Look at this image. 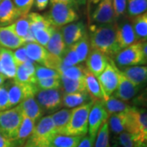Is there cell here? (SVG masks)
Returning a JSON list of instances; mask_svg holds the SVG:
<instances>
[{"mask_svg":"<svg viewBox=\"0 0 147 147\" xmlns=\"http://www.w3.org/2000/svg\"><path fill=\"white\" fill-rule=\"evenodd\" d=\"M117 22L109 25H91L89 42L91 49L97 50L108 57H115L120 51L116 37Z\"/></svg>","mask_w":147,"mask_h":147,"instance_id":"obj_1","label":"cell"},{"mask_svg":"<svg viewBox=\"0 0 147 147\" xmlns=\"http://www.w3.org/2000/svg\"><path fill=\"white\" fill-rule=\"evenodd\" d=\"M93 101L94 100L88 104L74 108L71 110L68 124L59 134L82 137L86 136L88 133V115Z\"/></svg>","mask_w":147,"mask_h":147,"instance_id":"obj_2","label":"cell"},{"mask_svg":"<svg viewBox=\"0 0 147 147\" xmlns=\"http://www.w3.org/2000/svg\"><path fill=\"white\" fill-rule=\"evenodd\" d=\"M44 16L55 28H61L79 19L77 8L65 3H53Z\"/></svg>","mask_w":147,"mask_h":147,"instance_id":"obj_3","label":"cell"},{"mask_svg":"<svg viewBox=\"0 0 147 147\" xmlns=\"http://www.w3.org/2000/svg\"><path fill=\"white\" fill-rule=\"evenodd\" d=\"M57 134V132L51 115H48L37 122L33 133L26 142L32 143L38 147L49 146L53 137Z\"/></svg>","mask_w":147,"mask_h":147,"instance_id":"obj_4","label":"cell"},{"mask_svg":"<svg viewBox=\"0 0 147 147\" xmlns=\"http://www.w3.org/2000/svg\"><path fill=\"white\" fill-rule=\"evenodd\" d=\"M22 121V113L16 105L0 112V132L7 139L14 142Z\"/></svg>","mask_w":147,"mask_h":147,"instance_id":"obj_5","label":"cell"},{"mask_svg":"<svg viewBox=\"0 0 147 147\" xmlns=\"http://www.w3.org/2000/svg\"><path fill=\"white\" fill-rule=\"evenodd\" d=\"M114 62L120 68L146 65L147 61L142 51V42H137L122 49L115 56Z\"/></svg>","mask_w":147,"mask_h":147,"instance_id":"obj_6","label":"cell"},{"mask_svg":"<svg viewBox=\"0 0 147 147\" xmlns=\"http://www.w3.org/2000/svg\"><path fill=\"white\" fill-rule=\"evenodd\" d=\"M62 95L61 89H38L34 97L43 113H53L62 107Z\"/></svg>","mask_w":147,"mask_h":147,"instance_id":"obj_7","label":"cell"},{"mask_svg":"<svg viewBox=\"0 0 147 147\" xmlns=\"http://www.w3.org/2000/svg\"><path fill=\"white\" fill-rule=\"evenodd\" d=\"M128 113L130 123L127 131L137 135L147 143V109L131 106Z\"/></svg>","mask_w":147,"mask_h":147,"instance_id":"obj_8","label":"cell"},{"mask_svg":"<svg viewBox=\"0 0 147 147\" xmlns=\"http://www.w3.org/2000/svg\"><path fill=\"white\" fill-rule=\"evenodd\" d=\"M108 118L109 114L103 101L94 100L88 115V136L95 139L100 127L108 120Z\"/></svg>","mask_w":147,"mask_h":147,"instance_id":"obj_9","label":"cell"},{"mask_svg":"<svg viewBox=\"0 0 147 147\" xmlns=\"http://www.w3.org/2000/svg\"><path fill=\"white\" fill-rule=\"evenodd\" d=\"M38 88L34 84H22L10 82L8 88V109L13 108L30 96L36 94Z\"/></svg>","mask_w":147,"mask_h":147,"instance_id":"obj_10","label":"cell"},{"mask_svg":"<svg viewBox=\"0 0 147 147\" xmlns=\"http://www.w3.org/2000/svg\"><path fill=\"white\" fill-rule=\"evenodd\" d=\"M88 21L92 22V25H109L117 22L113 0H101L92 11Z\"/></svg>","mask_w":147,"mask_h":147,"instance_id":"obj_11","label":"cell"},{"mask_svg":"<svg viewBox=\"0 0 147 147\" xmlns=\"http://www.w3.org/2000/svg\"><path fill=\"white\" fill-rule=\"evenodd\" d=\"M119 69L116 66L113 59L110 58L106 68L97 77L100 86L108 98L113 96L117 89L119 84Z\"/></svg>","mask_w":147,"mask_h":147,"instance_id":"obj_12","label":"cell"},{"mask_svg":"<svg viewBox=\"0 0 147 147\" xmlns=\"http://www.w3.org/2000/svg\"><path fill=\"white\" fill-rule=\"evenodd\" d=\"M116 37L117 42L120 51L129 47L133 43L138 42L136 34L134 32L131 21L123 19L116 25Z\"/></svg>","mask_w":147,"mask_h":147,"instance_id":"obj_13","label":"cell"},{"mask_svg":"<svg viewBox=\"0 0 147 147\" xmlns=\"http://www.w3.org/2000/svg\"><path fill=\"white\" fill-rule=\"evenodd\" d=\"M142 88V87L131 83L120 69H119V84L113 96L126 102L133 99Z\"/></svg>","mask_w":147,"mask_h":147,"instance_id":"obj_14","label":"cell"},{"mask_svg":"<svg viewBox=\"0 0 147 147\" xmlns=\"http://www.w3.org/2000/svg\"><path fill=\"white\" fill-rule=\"evenodd\" d=\"M66 47H70L87 34L86 26L83 21H75L60 28Z\"/></svg>","mask_w":147,"mask_h":147,"instance_id":"obj_15","label":"cell"},{"mask_svg":"<svg viewBox=\"0 0 147 147\" xmlns=\"http://www.w3.org/2000/svg\"><path fill=\"white\" fill-rule=\"evenodd\" d=\"M110 57L97 50L91 49L86 59V69L95 77H98L104 71L109 63Z\"/></svg>","mask_w":147,"mask_h":147,"instance_id":"obj_16","label":"cell"},{"mask_svg":"<svg viewBox=\"0 0 147 147\" xmlns=\"http://www.w3.org/2000/svg\"><path fill=\"white\" fill-rule=\"evenodd\" d=\"M17 67L12 51L0 47V74L6 79H13L16 76Z\"/></svg>","mask_w":147,"mask_h":147,"instance_id":"obj_17","label":"cell"},{"mask_svg":"<svg viewBox=\"0 0 147 147\" xmlns=\"http://www.w3.org/2000/svg\"><path fill=\"white\" fill-rule=\"evenodd\" d=\"M21 16L12 0H2L0 3V26H8Z\"/></svg>","mask_w":147,"mask_h":147,"instance_id":"obj_18","label":"cell"},{"mask_svg":"<svg viewBox=\"0 0 147 147\" xmlns=\"http://www.w3.org/2000/svg\"><path fill=\"white\" fill-rule=\"evenodd\" d=\"M25 47L26 50L27 57L30 61L47 67L51 59V54L47 52L46 47H42L37 42L26 43Z\"/></svg>","mask_w":147,"mask_h":147,"instance_id":"obj_19","label":"cell"},{"mask_svg":"<svg viewBox=\"0 0 147 147\" xmlns=\"http://www.w3.org/2000/svg\"><path fill=\"white\" fill-rule=\"evenodd\" d=\"M25 44V42L16 35L11 25L8 26H0V47L16 50Z\"/></svg>","mask_w":147,"mask_h":147,"instance_id":"obj_20","label":"cell"},{"mask_svg":"<svg viewBox=\"0 0 147 147\" xmlns=\"http://www.w3.org/2000/svg\"><path fill=\"white\" fill-rule=\"evenodd\" d=\"M18 105L21 109L22 115L30 118L35 123L43 117L44 113L40 105L37 102L34 96L28 97Z\"/></svg>","mask_w":147,"mask_h":147,"instance_id":"obj_21","label":"cell"},{"mask_svg":"<svg viewBox=\"0 0 147 147\" xmlns=\"http://www.w3.org/2000/svg\"><path fill=\"white\" fill-rule=\"evenodd\" d=\"M129 123L130 116L128 112L111 115L108 118L109 129L115 136H118L123 131H127Z\"/></svg>","mask_w":147,"mask_h":147,"instance_id":"obj_22","label":"cell"},{"mask_svg":"<svg viewBox=\"0 0 147 147\" xmlns=\"http://www.w3.org/2000/svg\"><path fill=\"white\" fill-rule=\"evenodd\" d=\"M12 80L18 84L36 85L35 65L31 61H28L24 65L18 66L16 76Z\"/></svg>","mask_w":147,"mask_h":147,"instance_id":"obj_23","label":"cell"},{"mask_svg":"<svg viewBox=\"0 0 147 147\" xmlns=\"http://www.w3.org/2000/svg\"><path fill=\"white\" fill-rule=\"evenodd\" d=\"M120 70L135 85L143 88L147 84L146 65L126 67V68H123Z\"/></svg>","mask_w":147,"mask_h":147,"instance_id":"obj_24","label":"cell"},{"mask_svg":"<svg viewBox=\"0 0 147 147\" xmlns=\"http://www.w3.org/2000/svg\"><path fill=\"white\" fill-rule=\"evenodd\" d=\"M46 49L51 55L58 58H62L67 47L64 42L60 28H55L53 35L46 46Z\"/></svg>","mask_w":147,"mask_h":147,"instance_id":"obj_25","label":"cell"},{"mask_svg":"<svg viewBox=\"0 0 147 147\" xmlns=\"http://www.w3.org/2000/svg\"><path fill=\"white\" fill-rule=\"evenodd\" d=\"M84 81L86 85V90L93 100H105L108 99L97 78L95 77L92 74L88 72V70L85 73Z\"/></svg>","mask_w":147,"mask_h":147,"instance_id":"obj_26","label":"cell"},{"mask_svg":"<svg viewBox=\"0 0 147 147\" xmlns=\"http://www.w3.org/2000/svg\"><path fill=\"white\" fill-rule=\"evenodd\" d=\"M93 100L88 92H75V93H63L62 95V106L65 109L76 108L85 105Z\"/></svg>","mask_w":147,"mask_h":147,"instance_id":"obj_27","label":"cell"},{"mask_svg":"<svg viewBox=\"0 0 147 147\" xmlns=\"http://www.w3.org/2000/svg\"><path fill=\"white\" fill-rule=\"evenodd\" d=\"M35 123L32 121L30 118L22 115V121H21V126L17 132V136L14 140L16 147L23 146L28 139L30 137L33 133L34 128L35 127Z\"/></svg>","mask_w":147,"mask_h":147,"instance_id":"obj_28","label":"cell"},{"mask_svg":"<svg viewBox=\"0 0 147 147\" xmlns=\"http://www.w3.org/2000/svg\"><path fill=\"white\" fill-rule=\"evenodd\" d=\"M115 146L119 147H147V143L143 142L140 137L130 133L123 131L115 137Z\"/></svg>","mask_w":147,"mask_h":147,"instance_id":"obj_29","label":"cell"},{"mask_svg":"<svg viewBox=\"0 0 147 147\" xmlns=\"http://www.w3.org/2000/svg\"><path fill=\"white\" fill-rule=\"evenodd\" d=\"M60 76H63L65 78L74 80H81L85 78V73L87 71L86 67L81 65H74V66H65L62 61L59 65L57 69Z\"/></svg>","mask_w":147,"mask_h":147,"instance_id":"obj_30","label":"cell"},{"mask_svg":"<svg viewBox=\"0 0 147 147\" xmlns=\"http://www.w3.org/2000/svg\"><path fill=\"white\" fill-rule=\"evenodd\" d=\"M102 101L109 114V116L115 114H119V113H127L131 108V105L126 103L125 101H123L116 98L113 96Z\"/></svg>","mask_w":147,"mask_h":147,"instance_id":"obj_31","label":"cell"},{"mask_svg":"<svg viewBox=\"0 0 147 147\" xmlns=\"http://www.w3.org/2000/svg\"><path fill=\"white\" fill-rule=\"evenodd\" d=\"M131 22L138 42H147V11L132 18Z\"/></svg>","mask_w":147,"mask_h":147,"instance_id":"obj_32","label":"cell"},{"mask_svg":"<svg viewBox=\"0 0 147 147\" xmlns=\"http://www.w3.org/2000/svg\"><path fill=\"white\" fill-rule=\"evenodd\" d=\"M61 79V90L63 93H75L87 92L84 79L74 80L60 76Z\"/></svg>","mask_w":147,"mask_h":147,"instance_id":"obj_33","label":"cell"},{"mask_svg":"<svg viewBox=\"0 0 147 147\" xmlns=\"http://www.w3.org/2000/svg\"><path fill=\"white\" fill-rule=\"evenodd\" d=\"M71 110L69 109H62L56 111L55 113L51 114V117L55 125L56 130L57 134L65 128V127L68 124L70 116H71Z\"/></svg>","mask_w":147,"mask_h":147,"instance_id":"obj_34","label":"cell"},{"mask_svg":"<svg viewBox=\"0 0 147 147\" xmlns=\"http://www.w3.org/2000/svg\"><path fill=\"white\" fill-rule=\"evenodd\" d=\"M147 11V0H127V15L129 18H134Z\"/></svg>","mask_w":147,"mask_h":147,"instance_id":"obj_35","label":"cell"},{"mask_svg":"<svg viewBox=\"0 0 147 147\" xmlns=\"http://www.w3.org/2000/svg\"><path fill=\"white\" fill-rule=\"evenodd\" d=\"M74 50L76 53L79 61L80 63H83L86 61L88 57L90 51H91V46H90L89 37L88 34H86L79 42H77L75 44H74L72 47H70Z\"/></svg>","mask_w":147,"mask_h":147,"instance_id":"obj_36","label":"cell"},{"mask_svg":"<svg viewBox=\"0 0 147 147\" xmlns=\"http://www.w3.org/2000/svg\"><path fill=\"white\" fill-rule=\"evenodd\" d=\"M28 18L30 24V31L34 34L38 30H40L42 29H46L50 26H53L50 22L48 21L47 17L42 16L37 12H30L28 14Z\"/></svg>","mask_w":147,"mask_h":147,"instance_id":"obj_37","label":"cell"},{"mask_svg":"<svg viewBox=\"0 0 147 147\" xmlns=\"http://www.w3.org/2000/svg\"><path fill=\"white\" fill-rule=\"evenodd\" d=\"M82 137L66 136L61 134H57L53 137L51 146L53 147H77Z\"/></svg>","mask_w":147,"mask_h":147,"instance_id":"obj_38","label":"cell"},{"mask_svg":"<svg viewBox=\"0 0 147 147\" xmlns=\"http://www.w3.org/2000/svg\"><path fill=\"white\" fill-rule=\"evenodd\" d=\"M11 26L14 30L16 35L25 42V38H26L30 30V24L28 18V15L21 16Z\"/></svg>","mask_w":147,"mask_h":147,"instance_id":"obj_39","label":"cell"},{"mask_svg":"<svg viewBox=\"0 0 147 147\" xmlns=\"http://www.w3.org/2000/svg\"><path fill=\"white\" fill-rule=\"evenodd\" d=\"M110 131L107 120L102 124L96 134V137L95 138L94 147H110Z\"/></svg>","mask_w":147,"mask_h":147,"instance_id":"obj_40","label":"cell"},{"mask_svg":"<svg viewBox=\"0 0 147 147\" xmlns=\"http://www.w3.org/2000/svg\"><path fill=\"white\" fill-rule=\"evenodd\" d=\"M35 78L37 81L47 79H60V74L56 69L47 68L40 65H36Z\"/></svg>","mask_w":147,"mask_h":147,"instance_id":"obj_41","label":"cell"},{"mask_svg":"<svg viewBox=\"0 0 147 147\" xmlns=\"http://www.w3.org/2000/svg\"><path fill=\"white\" fill-rule=\"evenodd\" d=\"M54 30H55V27L50 26L35 32L34 35L37 43H38L42 47H46L51 37L53 35Z\"/></svg>","mask_w":147,"mask_h":147,"instance_id":"obj_42","label":"cell"},{"mask_svg":"<svg viewBox=\"0 0 147 147\" xmlns=\"http://www.w3.org/2000/svg\"><path fill=\"white\" fill-rule=\"evenodd\" d=\"M61 61L65 66H74L80 65L79 57L72 47H68L61 58Z\"/></svg>","mask_w":147,"mask_h":147,"instance_id":"obj_43","label":"cell"},{"mask_svg":"<svg viewBox=\"0 0 147 147\" xmlns=\"http://www.w3.org/2000/svg\"><path fill=\"white\" fill-rule=\"evenodd\" d=\"M36 86L39 90L61 89V79H47L37 81Z\"/></svg>","mask_w":147,"mask_h":147,"instance_id":"obj_44","label":"cell"},{"mask_svg":"<svg viewBox=\"0 0 147 147\" xmlns=\"http://www.w3.org/2000/svg\"><path fill=\"white\" fill-rule=\"evenodd\" d=\"M21 16L28 15L34 6V0H12Z\"/></svg>","mask_w":147,"mask_h":147,"instance_id":"obj_45","label":"cell"},{"mask_svg":"<svg viewBox=\"0 0 147 147\" xmlns=\"http://www.w3.org/2000/svg\"><path fill=\"white\" fill-rule=\"evenodd\" d=\"M10 82L3 84L0 87V112L8 110V88Z\"/></svg>","mask_w":147,"mask_h":147,"instance_id":"obj_46","label":"cell"},{"mask_svg":"<svg viewBox=\"0 0 147 147\" xmlns=\"http://www.w3.org/2000/svg\"><path fill=\"white\" fill-rule=\"evenodd\" d=\"M127 0H113V7L116 21L125 16L127 11Z\"/></svg>","mask_w":147,"mask_h":147,"instance_id":"obj_47","label":"cell"},{"mask_svg":"<svg viewBox=\"0 0 147 147\" xmlns=\"http://www.w3.org/2000/svg\"><path fill=\"white\" fill-rule=\"evenodd\" d=\"M12 53H13V57H14V59H15V61H16L17 66L22 65L23 64L26 63L27 61L29 60V58L27 57L26 50L25 45L17 48L16 50H14Z\"/></svg>","mask_w":147,"mask_h":147,"instance_id":"obj_48","label":"cell"},{"mask_svg":"<svg viewBox=\"0 0 147 147\" xmlns=\"http://www.w3.org/2000/svg\"><path fill=\"white\" fill-rule=\"evenodd\" d=\"M131 105L139 108L147 109V87L133 98Z\"/></svg>","mask_w":147,"mask_h":147,"instance_id":"obj_49","label":"cell"},{"mask_svg":"<svg viewBox=\"0 0 147 147\" xmlns=\"http://www.w3.org/2000/svg\"><path fill=\"white\" fill-rule=\"evenodd\" d=\"M94 142L95 139L92 138L88 135H86L82 137L77 147H94Z\"/></svg>","mask_w":147,"mask_h":147,"instance_id":"obj_50","label":"cell"},{"mask_svg":"<svg viewBox=\"0 0 147 147\" xmlns=\"http://www.w3.org/2000/svg\"><path fill=\"white\" fill-rule=\"evenodd\" d=\"M50 3V0H34V6L38 11H44Z\"/></svg>","mask_w":147,"mask_h":147,"instance_id":"obj_51","label":"cell"},{"mask_svg":"<svg viewBox=\"0 0 147 147\" xmlns=\"http://www.w3.org/2000/svg\"><path fill=\"white\" fill-rule=\"evenodd\" d=\"M0 147H16V145L13 141L6 138L0 132Z\"/></svg>","mask_w":147,"mask_h":147,"instance_id":"obj_52","label":"cell"},{"mask_svg":"<svg viewBox=\"0 0 147 147\" xmlns=\"http://www.w3.org/2000/svg\"><path fill=\"white\" fill-rule=\"evenodd\" d=\"M101 0H87V8H88V20L89 17L93 11V7H96L100 3Z\"/></svg>","mask_w":147,"mask_h":147,"instance_id":"obj_53","label":"cell"},{"mask_svg":"<svg viewBox=\"0 0 147 147\" xmlns=\"http://www.w3.org/2000/svg\"><path fill=\"white\" fill-rule=\"evenodd\" d=\"M53 3H65V4H69L78 8L75 0H50V4H53Z\"/></svg>","mask_w":147,"mask_h":147,"instance_id":"obj_54","label":"cell"},{"mask_svg":"<svg viewBox=\"0 0 147 147\" xmlns=\"http://www.w3.org/2000/svg\"><path fill=\"white\" fill-rule=\"evenodd\" d=\"M142 51H143L144 56L147 61V42H142Z\"/></svg>","mask_w":147,"mask_h":147,"instance_id":"obj_55","label":"cell"},{"mask_svg":"<svg viewBox=\"0 0 147 147\" xmlns=\"http://www.w3.org/2000/svg\"><path fill=\"white\" fill-rule=\"evenodd\" d=\"M77 6H85L87 4V0H75Z\"/></svg>","mask_w":147,"mask_h":147,"instance_id":"obj_56","label":"cell"},{"mask_svg":"<svg viewBox=\"0 0 147 147\" xmlns=\"http://www.w3.org/2000/svg\"><path fill=\"white\" fill-rule=\"evenodd\" d=\"M6 78L4 76H3L2 74H0V87L3 85V84H4V82H5Z\"/></svg>","mask_w":147,"mask_h":147,"instance_id":"obj_57","label":"cell"},{"mask_svg":"<svg viewBox=\"0 0 147 147\" xmlns=\"http://www.w3.org/2000/svg\"><path fill=\"white\" fill-rule=\"evenodd\" d=\"M22 147H38L36 146H34V144H32V143H30V142H26L24 146Z\"/></svg>","mask_w":147,"mask_h":147,"instance_id":"obj_58","label":"cell"},{"mask_svg":"<svg viewBox=\"0 0 147 147\" xmlns=\"http://www.w3.org/2000/svg\"><path fill=\"white\" fill-rule=\"evenodd\" d=\"M110 147H119V146H110Z\"/></svg>","mask_w":147,"mask_h":147,"instance_id":"obj_59","label":"cell"},{"mask_svg":"<svg viewBox=\"0 0 147 147\" xmlns=\"http://www.w3.org/2000/svg\"><path fill=\"white\" fill-rule=\"evenodd\" d=\"M46 147H53V146H46Z\"/></svg>","mask_w":147,"mask_h":147,"instance_id":"obj_60","label":"cell"},{"mask_svg":"<svg viewBox=\"0 0 147 147\" xmlns=\"http://www.w3.org/2000/svg\"><path fill=\"white\" fill-rule=\"evenodd\" d=\"M1 2H2V0H0V3H1Z\"/></svg>","mask_w":147,"mask_h":147,"instance_id":"obj_61","label":"cell"}]
</instances>
